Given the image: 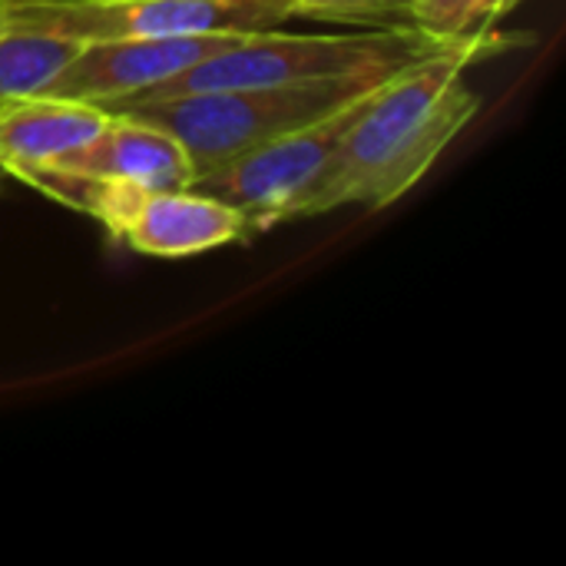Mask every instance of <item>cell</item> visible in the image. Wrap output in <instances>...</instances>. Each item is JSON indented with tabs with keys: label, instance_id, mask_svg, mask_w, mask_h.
<instances>
[{
	"label": "cell",
	"instance_id": "obj_1",
	"mask_svg": "<svg viewBox=\"0 0 566 566\" xmlns=\"http://www.w3.org/2000/svg\"><path fill=\"white\" fill-rule=\"evenodd\" d=\"M488 53L484 46H451L375 86L335 156L292 199L285 219L342 206L388 209L408 196L478 116L481 96L464 73Z\"/></svg>",
	"mask_w": 566,
	"mask_h": 566
},
{
	"label": "cell",
	"instance_id": "obj_2",
	"mask_svg": "<svg viewBox=\"0 0 566 566\" xmlns=\"http://www.w3.org/2000/svg\"><path fill=\"white\" fill-rule=\"evenodd\" d=\"M395 73L398 70H352L279 86L179 93L159 99H133L113 106L109 113H133L163 126L182 146L196 182L219 166L265 146L269 139L338 109L342 103L361 96Z\"/></svg>",
	"mask_w": 566,
	"mask_h": 566
},
{
	"label": "cell",
	"instance_id": "obj_3",
	"mask_svg": "<svg viewBox=\"0 0 566 566\" xmlns=\"http://www.w3.org/2000/svg\"><path fill=\"white\" fill-rule=\"evenodd\" d=\"M444 50L451 46L418 33L415 27H401V30H338L335 27L325 33H289L282 27L249 30V33H239L229 46L206 56L202 63L182 70L169 83L136 99H159V96L206 93V90L279 86V83H302V80L352 73V70H405Z\"/></svg>",
	"mask_w": 566,
	"mask_h": 566
},
{
	"label": "cell",
	"instance_id": "obj_4",
	"mask_svg": "<svg viewBox=\"0 0 566 566\" xmlns=\"http://www.w3.org/2000/svg\"><path fill=\"white\" fill-rule=\"evenodd\" d=\"M0 20L90 43L272 30L285 27L292 10L285 0H0Z\"/></svg>",
	"mask_w": 566,
	"mask_h": 566
},
{
	"label": "cell",
	"instance_id": "obj_5",
	"mask_svg": "<svg viewBox=\"0 0 566 566\" xmlns=\"http://www.w3.org/2000/svg\"><path fill=\"white\" fill-rule=\"evenodd\" d=\"M371 90H365L361 96L342 103L338 109H332V113H325V116H318L298 129H289V133L269 139L265 146L219 166L216 172L196 179L192 186L229 202V206H235V209H242L249 219V235L255 229H269L275 222H285L292 199L335 156L338 143L345 139L348 126L361 113Z\"/></svg>",
	"mask_w": 566,
	"mask_h": 566
},
{
	"label": "cell",
	"instance_id": "obj_6",
	"mask_svg": "<svg viewBox=\"0 0 566 566\" xmlns=\"http://www.w3.org/2000/svg\"><path fill=\"white\" fill-rule=\"evenodd\" d=\"M239 33H186V36H119L90 40L70 66L50 83V96L96 103L103 109L146 96L182 70L229 46Z\"/></svg>",
	"mask_w": 566,
	"mask_h": 566
},
{
	"label": "cell",
	"instance_id": "obj_7",
	"mask_svg": "<svg viewBox=\"0 0 566 566\" xmlns=\"http://www.w3.org/2000/svg\"><path fill=\"white\" fill-rule=\"evenodd\" d=\"M43 169L93 182H129L143 189L192 186V169L182 146L163 126L133 113H109L106 126L90 143Z\"/></svg>",
	"mask_w": 566,
	"mask_h": 566
},
{
	"label": "cell",
	"instance_id": "obj_8",
	"mask_svg": "<svg viewBox=\"0 0 566 566\" xmlns=\"http://www.w3.org/2000/svg\"><path fill=\"white\" fill-rule=\"evenodd\" d=\"M109 119V109L66 96H20L0 103V169L27 179L60 156L90 143Z\"/></svg>",
	"mask_w": 566,
	"mask_h": 566
},
{
	"label": "cell",
	"instance_id": "obj_9",
	"mask_svg": "<svg viewBox=\"0 0 566 566\" xmlns=\"http://www.w3.org/2000/svg\"><path fill=\"white\" fill-rule=\"evenodd\" d=\"M80 50L73 36L0 20V103L46 93Z\"/></svg>",
	"mask_w": 566,
	"mask_h": 566
},
{
	"label": "cell",
	"instance_id": "obj_10",
	"mask_svg": "<svg viewBox=\"0 0 566 566\" xmlns=\"http://www.w3.org/2000/svg\"><path fill=\"white\" fill-rule=\"evenodd\" d=\"M524 0H411V27L448 46H484L497 50L504 17Z\"/></svg>",
	"mask_w": 566,
	"mask_h": 566
},
{
	"label": "cell",
	"instance_id": "obj_11",
	"mask_svg": "<svg viewBox=\"0 0 566 566\" xmlns=\"http://www.w3.org/2000/svg\"><path fill=\"white\" fill-rule=\"evenodd\" d=\"M292 20L328 23L338 30H401L411 27V0H285Z\"/></svg>",
	"mask_w": 566,
	"mask_h": 566
}]
</instances>
